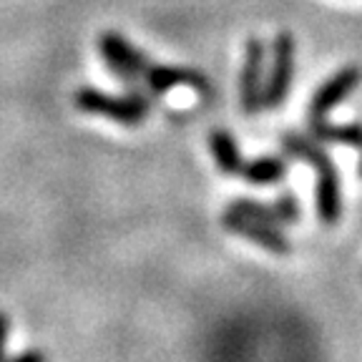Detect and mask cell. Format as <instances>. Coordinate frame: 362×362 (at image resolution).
<instances>
[{
	"label": "cell",
	"instance_id": "obj_1",
	"mask_svg": "<svg viewBox=\"0 0 362 362\" xmlns=\"http://www.w3.org/2000/svg\"><path fill=\"white\" fill-rule=\"evenodd\" d=\"M282 148L292 158H300L307 166H312L317 174L315 187V202H317V216L327 226H334L342 219V187H339V174L334 169L329 153L317 144L312 136L289 134L282 136Z\"/></svg>",
	"mask_w": 362,
	"mask_h": 362
},
{
	"label": "cell",
	"instance_id": "obj_2",
	"mask_svg": "<svg viewBox=\"0 0 362 362\" xmlns=\"http://www.w3.org/2000/svg\"><path fill=\"white\" fill-rule=\"evenodd\" d=\"M74 103L78 111L90 116H106L121 126H141L151 113V96L139 90H129L126 96H113L106 90L86 86L74 93Z\"/></svg>",
	"mask_w": 362,
	"mask_h": 362
},
{
	"label": "cell",
	"instance_id": "obj_3",
	"mask_svg": "<svg viewBox=\"0 0 362 362\" xmlns=\"http://www.w3.org/2000/svg\"><path fill=\"white\" fill-rule=\"evenodd\" d=\"M98 51H101L108 71L116 78L124 81L126 88L146 93V88H144V71L148 66V58L139 48H134L129 43V38H124L121 33H113V30H106L103 35H98Z\"/></svg>",
	"mask_w": 362,
	"mask_h": 362
},
{
	"label": "cell",
	"instance_id": "obj_4",
	"mask_svg": "<svg viewBox=\"0 0 362 362\" xmlns=\"http://www.w3.org/2000/svg\"><path fill=\"white\" fill-rule=\"evenodd\" d=\"M294 78V35L279 30L272 45V68L264 81V108L277 111L284 106Z\"/></svg>",
	"mask_w": 362,
	"mask_h": 362
},
{
	"label": "cell",
	"instance_id": "obj_5",
	"mask_svg": "<svg viewBox=\"0 0 362 362\" xmlns=\"http://www.w3.org/2000/svg\"><path fill=\"white\" fill-rule=\"evenodd\" d=\"M264 68L267 45L262 38L252 35L244 45L242 74H239V103L247 116H255L264 108Z\"/></svg>",
	"mask_w": 362,
	"mask_h": 362
},
{
	"label": "cell",
	"instance_id": "obj_6",
	"mask_svg": "<svg viewBox=\"0 0 362 362\" xmlns=\"http://www.w3.org/2000/svg\"><path fill=\"white\" fill-rule=\"evenodd\" d=\"M221 226H224L226 232H232V234H237V237H244V239H249V242H255L257 247L267 249V252H272V255H289V252H292V244H289V239L284 237L279 226L249 219V216H242L232 209H226V214L221 216Z\"/></svg>",
	"mask_w": 362,
	"mask_h": 362
},
{
	"label": "cell",
	"instance_id": "obj_7",
	"mask_svg": "<svg viewBox=\"0 0 362 362\" xmlns=\"http://www.w3.org/2000/svg\"><path fill=\"white\" fill-rule=\"evenodd\" d=\"M187 86L194 88L197 93L211 96V81L204 74L194 71V68H176V66H153L148 63L144 71V88L148 96H164L171 88Z\"/></svg>",
	"mask_w": 362,
	"mask_h": 362
},
{
	"label": "cell",
	"instance_id": "obj_8",
	"mask_svg": "<svg viewBox=\"0 0 362 362\" xmlns=\"http://www.w3.org/2000/svg\"><path fill=\"white\" fill-rule=\"evenodd\" d=\"M360 81H362V71L357 66L339 68L337 74L329 76V78L315 90L310 108H307V119H325L334 106H339V103L350 96Z\"/></svg>",
	"mask_w": 362,
	"mask_h": 362
},
{
	"label": "cell",
	"instance_id": "obj_9",
	"mask_svg": "<svg viewBox=\"0 0 362 362\" xmlns=\"http://www.w3.org/2000/svg\"><path fill=\"white\" fill-rule=\"evenodd\" d=\"M307 129L317 144H342L362 151V124L334 126L327 119H307Z\"/></svg>",
	"mask_w": 362,
	"mask_h": 362
},
{
	"label": "cell",
	"instance_id": "obj_10",
	"mask_svg": "<svg viewBox=\"0 0 362 362\" xmlns=\"http://www.w3.org/2000/svg\"><path fill=\"white\" fill-rule=\"evenodd\" d=\"M209 148H211V156H214V161H216V169H219L221 174H229V176L242 174L244 158L237 146V139H234L229 131L226 129L211 131Z\"/></svg>",
	"mask_w": 362,
	"mask_h": 362
},
{
	"label": "cell",
	"instance_id": "obj_11",
	"mask_svg": "<svg viewBox=\"0 0 362 362\" xmlns=\"http://www.w3.org/2000/svg\"><path fill=\"white\" fill-rule=\"evenodd\" d=\"M252 187H274L287 176V161L282 156H259L252 161H244L242 174Z\"/></svg>",
	"mask_w": 362,
	"mask_h": 362
},
{
	"label": "cell",
	"instance_id": "obj_12",
	"mask_svg": "<svg viewBox=\"0 0 362 362\" xmlns=\"http://www.w3.org/2000/svg\"><path fill=\"white\" fill-rule=\"evenodd\" d=\"M229 209L237 211V214H242V216H249V219L264 221V224H272V226H282L274 204H262V202H257V199L239 197V199H232V202H229Z\"/></svg>",
	"mask_w": 362,
	"mask_h": 362
},
{
	"label": "cell",
	"instance_id": "obj_13",
	"mask_svg": "<svg viewBox=\"0 0 362 362\" xmlns=\"http://www.w3.org/2000/svg\"><path fill=\"white\" fill-rule=\"evenodd\" d=\"M274 209H277L279 214V221L282 224H297L302 216V206L300 202H297V197H294L292 192H282L277 197V202H274Z\"/></svg>",
	"mask_w": 362,
	"mask_h": 362
},
{
	"label": "cell",
	"instance_id": "obj_14",
	"mask_svg": "<svg viewBox=\"0 0 362 362\" xmlns=\"http://www.w3.org/2000/svg\"><path fill=\"white\" fill-rule=\"evenodd\" d=\"M8 334H11V317L6 312H0V362H6Z\"/></svg>",
	"mask_w": 362,
	"mask_h": 362
},
{
	"label": "cell",
	"instance_id": "obj_15",
	"mask_svg": "<svg viewBox=\"0 0 362 362\" xmlns=\"http://www.w3.org/2000/svg\"><path fill=\"white\" fill-rule=\"evenodd\" d=\"M6 362H48V355L40 350H25L16 357H6Z\"/></svg>",
	"mask_w": 362,
	"mask_h": 362
},
{
	"label": "cell",
	"instance_id": "obj_16",
	"mask_svg": "<svg viewBox=\"0 0 362 362\" xmlns=\"http://www.w3.org/2000/svg\"><path fill=\"white\" fill-rule=\"evenodd\" d=\"M360 176H362V161H360Z\"/></svg>",
	"mask_w": 362,
	"mask_h": 362
}]
</instances>
